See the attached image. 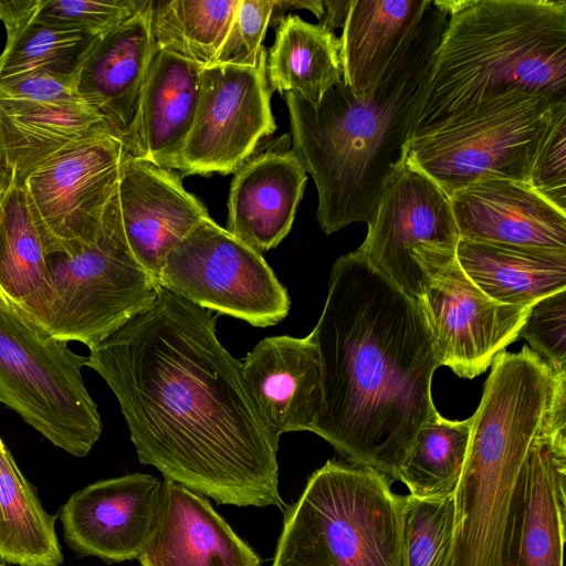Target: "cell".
I'll use <instances>...</instances> for the list:
<instances>
[{"label": "cell", "instance_id": "20", "mask_svg": "<svg viewBox=\"0 0 566 566\" xmlns=\"http://www.w3.org/2000/svg\"><path fill=\"white\" fill-rule=\"evenodd\" d=\"M241 365L256 407L275 432L313 430L323 397L319 353L310 335L265 337Z\"/></svg>", "mask_w": 566, "mask_h": 566}, {"label": "cell", "instance_id": "27", "mask_svg": "<svg viewBox=\"0 0 566 566\" xmlns=\"http://www.w3.org/2000/svg\"><path fill=\"white\" fill-rule=\"evenodd\" d=\"M457 261L474 285L502 304L531 306L566 290V253L461 239Z\"/></svg>", "mask_w": 566, "mask_h": 566}, {"label": "cell", "instance_id": "12", "mask_svg": "<svg viewBox=\"0 0 566 566\" xmlns=\"http://www.w3.org/2000/svg\"><path fill=\"white\" fill-rule=\"evenodd\" d=\"M125 155L123 140L103 130L28 176L23 187L48 255L72 254L98 238Z\"/></svg>", "mask_w": 566, "mask_h": 566}, {"label": "cell", "instance_id": "18", "mask_svg": "<svg viewBox=\"0 0 566 566\" xmlns=\"http://www.w3.org/2000/svg\"><path fill=\"white\" fill-rule=\"evenodd\" d=\"M449 199L462 240L566 253V212L527 184L483 180Z\"/></svg>", "mask_w": 566, "mask_h": 566}, {"label": "cell", "instance_id": "39", "mask_svg": "<svg viewBox=\"0 0 566 566\" xmlns=\"http://www.w3.org/2000/svg\"><path fill=\"white\" fill-rule=\"evenodd\" d=\"M324 14L318 23L323 28L333 32L334 29L343 28L352 0L349 1H329L324 0Z\"/></svg>", "mask_w": 566, "mask_h": 566}, {"label": "cell", "instance_id": "2", "mask_svg": "<svg viewBox=\"0 0 566 566\" xmlns=\"http://www.w3.org/2000/svg\"><path fill=\"white\" fill-rule=\"evenodd\" d=\"M310 336L322 367V408L312 432L354 465L395 481L420 427L437 409L440 363L418 303L357 249L338 258Z\"/></svg>", "mask_w": 566, "mask_h": 566}, {"label": "cell", "instance_id": "36", "mask_svg": "<svg viewBox=\"0 0 566 566\" xmlns=\"http://www.w3.org/2000/svg\"><path fill=\"white\" fill-rule=\"evenodd\" d=\"M527 185L566 212V105L556 112L537 147Z\"/></svg>", "mask_w": 566, "mask_h": 566}, {"label": "cell", "instance_id": "13", "mask_svg": "<svg viewBox=\"0 0 566 566\" xmlns=\"http://www.w3.org/2000/svg\"><path fill=\"white\" fill-rule=\"evenodd\" d=\"M266 56L258 65L203 67L191 129L169 169L184 175L235 174L276 128Z\"/></svg>", "mask_w": 566, "mask_h": 566}, {"label": "cell", "instance_id": "24", "mask_svg": "<svg viewBox=\"0 0 566 566\" xmlns=\"http://www.w3.org/2000/svg\"><path fill=\"white\" fill-rule=\"evenodd\" d=\"M432 0H352L339 39L342 81L374 90L415 42Z\"/></svg>", "mask_w": 566, "mask_h": 566}, {"label": "cell", "instance_id": "11", "mask_svg": "<svg viewBox=\"0 0 566 566\" xmlns=\"http://www.w3.org/2000/svg\"><path fill=\"white\" fill-rule=\"evenodd\" d=\"M159 285L187 301L266 327L290 311V296L262 254L210 217L166 256Z\"/></svg>", "mask_w": 566, "mask_h": 566}, {"label": "cell", "instance_id": "23", "mask_svg": "<svg viewBox=\"0 0 566 566\" xmlns=\"http://www.w3.org/2000/svg\"><path fill=\"white\" fill-rule=\"evenodd\" d=\"M202 69L169 52L156 51L124 143L129 156L169 169L195 119Z\"/></svg>", "mask_w": 566, "mask_h": 566}, {"label": "cell", "instance_id": "22", "mask_svg": "<svg viewBox=\"0 0 566 566\" xmlns=\"http://www.w3.org/2000/svg\"><path fill=\"white\" fill-rule=\"evenodd\" d=\"M306 180L286 143L252 156L232 179L226 229L260 253L275 248L292 228Z\"/></svg>", "mask_w": 566, "mask_h": 566}, {"label": "cell", "instance_id": "28", "mask_svg": "<svg viewBox=\"0 0 566 566\" xmlns=\"http://www.w3.org/2000/svg\"><path fill=\"white\" fill-rule=\"evenodd\" d=\"M265 71L272 91L292 93L316 106L342 81L339 39L298 15H284L275 29Z\"/></svg>", "mask_w": 566, "mask_h": 566}, {"label": "cell", "instance_id": "26", "mask_svg": "<svg viewBox=\"0 0 566 566\" xmlns=\"http://www.w3.org/2000/svg\"><path fill=\"white\" fill-rule=\"evenodd\" d=\"M0 289L44 326L53 300L48 254L24 187L10 185L0 202Z\"/></svg>", "mask_w": 566, "mask_h": 566}, {"label": "cell", "instance_id": "16", "mask_svg": "<svg viewBox=\"0 0 566 566\" xmlns=\"http://www.w3.org/2000/svg\"><path fill=\"white\" fill-rule=\"evenodd\" d=\"M566 409L531 447L502 539L501 566H563L566 521Z\"/></svg>", "mask_w": 566, "mask_h": 566}, {"label": "cell", "instance_id": "31", "mask_svg": "<svg viewBox=\"0 0 566 566\" xmlns=\"http://www.w3.org/2000/svg\"><path fill=\"white\" fill-rule=\"evenodd\" d=\"M472 417L448 420L438 411L418 430L398 467L395 481L410 495L437 499L453 494L467 457Z\"/></svg>", "mask_w": 566, "mask_h": 566}, {"label": "cell", "instance_id": "33", "mask_svg": "<svg viewBox=\"0 0 566 566\" xmlns=\"http://www.w3.org/2000/svg\"><path fill=\"white\" fill-rule=\"evenodd\" d=\"M453 531V494L437 499L405 496V566H450Z\"/></svg>", "mask_w": 566, "mask_h": 566}, {"label": "cell", "instance_id": "21", "mask_svg": "<svg viewBox=\"0 0 566 566\" xmlns=\"http://www.w3.org/2000/svg\"><path fill=\"white\" fill-rule=\"evenodd\" d=\"M142 566H260L255 552L201 495L164 479Z\"/></svg>", "mask_w": 566, "mask_h": 566}, {"label": "cell", "instance_id": "14", "mask_svg": "<svg viewBox=\"0 0 566 566\" xmlns=\"http://www.w3.org/2000/svg\"><path fill=\"white\" fill-rule=\"evenodd\" d=\"M209 217L175 170L127 153L103 212L105 223L157 284L168 253Z\"/></svg>", "mask_w": 566, "mask_h": 566}, {"label": "cell", "instance_id": "29", "mask_svg": "<svg viewBox=\"0 0 566 566\" xmlns=\"http://www.w3.org/2000/svg\"><path fill=\"white\" fill-rule=\"evenodd\" d=\"M42 0L0 1L7 41L0 54V85L51 72L76 75L95 36L34 22Z\"/></svg>", "mask_w": 566, "mask_h": 566}, {"label": "cell", "instance_id": "35", "mask_svg": "<svg viewBox=\"0 0 566 566\" xmlns=\"http://www.w3.org/2000/svg\"><path fill=\"white\" fill-rule=\"evenodd\" d=\"M274 1L239 0L216 63L258 65L266 56L262 41Z\"/></svg>", "mask_w": 566, "mask_h": 566}, {"label": "cell", "instance_id": "1", "mask_svg": "<svg viewBox=\"0 0 566 566\" xmlns=\"http://www.w3.org/2000/svg\"><path fill=\"white\" fill-rule=\"evenodd\" d=\"M86 366L115 395L140 463L221 504L284 507L280 434L211 311L158 285L148 308L90 347Z\"/></svg>", "mask_w": 566, "mask_h": 566}, {"label": "cell", "instance_id": "9", "mask_svg": "<svg viewBox=\"0 0 566 566\" xmlns=\"http://www.w3.org/2000/svg\"><path fill=\"white\" fill-rule=\"evenodd\" d=\"M367 227L358 250L416 302L457 261L461 239L450 199L407 158Z\"/></svg>", "mask_w": 566, "mask_h": 566}, {"label": "cell", "instance_id": "34", "mask_svg": "<svg viewBox=\"0 0 566 566\" xmlns=\"http://www.w3.org/2000/svg\"><path fill=\"white\" fill-rule=\"evenodd\" d=\"M145 0H42L34 22L101 36L133 17Z\"/></svg>", "mask_w": 566, "mask_h": 566}, {"label": "cell", "instance_id": "38", "mask_svg": "<svg viewBox=\"0 0 566 566\" xmlns=\"http://www.w3.org/2000/svg\"><path fill=\"white\" fill-rule=\"evenodd\" d=\"M60 103H87L77 90L76 75L40 72L0 85L2 111Z\"/></svg>", "mask_w": 566, "mask_h": 566}, {"label": "cell", "instance_id": "3", "mask_svg": "<svg viewBox=\"0 0 566 566\" xmlns=\"http://www.w3.org/2000/svg\"><path fill=\"white\" fill-rule=\"evenodd\" d=\"M448 22L432 1L406 55L371 91L355 94L343 81L316 106L285 96L293 151L316 186V218L332 234L369 223L381 193L405 164L430 65Z\"/></svg>", "mask_w": 566, "mask_h": 566}, {"label": "cell", "instance_id": "4", "mask_svg": "<svg viewBox=\"0 0 566 566\" xmlns=\"http://www.w3.org/2000/svg\"><path fill=\"white\" fill-rule=\"evenodd\" d=\"M440 1L448 22L410 138L511 91L566 101V1Z\"/></svg>", "mask_w": 566, "mask_h": 566}, {"label": "cell", "instance_id": "40", "mask_svg": "<svg viewBox=\"0 0 566 566\" xmlns=\"http://www.w3.org/2000/svg\"><path fill=\"white\" fill-rule=\"evenodd\" d=\"M310 10L317 19L324 14V7L322 0H305V1H274L273 12H284L287 10Z\"/></svg>", "mask_w": 566, "mask_h": 566}, {"label": "cell", "instance_id": "42", "mask_svg": "<svg viewBox=\"0 0 566 566\" xmlns=\"http://www.w3.org/2000/svg\"><path fill=\"white\" fill-rule=\"evenodd\" d=\"M0 304L2 305H12L7 298L6 296L3 295L1 289H0Z\"/></svg>", "mask_w": 566, "mask_h": 566}, {"label": "cell", "instance_id": "37", "mask_svg": "<svg viewBox=\"0 0 566 566\" xmlns=\"http://www.w3.org/2000/svg\"><path fill=\"white\" fill-rule=\"evenodd\" d=\"M520 336L554 369L566 370V290L533 303Z\"/></svg>", "mask_w": 566, "mask_h": 566}, {"label": "cell", "instance_id": "19", "mask_svg": "<svg viewBox=\"0 0 566 566\" xmlns=\"http://www.w3.org/2000/svg\"><path fill=\"white\" fill-rule=\"evenodd\" d=\"M153 0L114 30L96 36L76 74L81 96L125 143L140 92L156 53L151 30ZM125 146V145H124Z\"/></svg>", "mask_w": 566, "mask_h": 566}, {"label": "cell", "instance_id": "8", "mask_svg": "<svg viewBox=\"0 0 566 566\" xmlns=\"http://www.w3.org/2000/svg\"><path fill=\"white\" fill-rule=\"evenodd\" d=\"M71 350L14 305L0 304V402L55 447L90 453L102 433L97 405Z\"/></svg>", "mask_w": 566, "mask_h": 566}, {"label": "cell", "instance_id": "25", "mask_svg": "<svg viewBox=\"0 0 566 566\" xmlns=\"http://www.w3.org/2000/svg\"><path fill=\"white\" fill-rule=\"evenodd\" d=\"M108 130L87 103H60L0 109V168L6 188L23 187L28 176L53 156L94 134Z\"/></svg>", "mask_w": 566, "mask_h": 566}, {"label": "cell", "instance_id": "32", "mask_svg": "<svg viewBox=\"0 0 566 566\" xmlns=\"http://www.w3.org/2000/svg\"><path fill=\"white\" fill-rule=\"evenodd\" d=\"M239 0L154 1L151 30L156 51L202 67L216 62Z\"/></svg>", "mask_w": 566, "mask_h": 566}, {"label": "cell", "instance_id": "6", "mask_svg": "<svg viewBox=\"0 0 566 566\" xmlns=\"http://www.w3.org/2000/svg\"><path fill=\"white\" fill-rule=\"evenodd\" d=\"M375 470L327 461L286 506L272 566H405V496Z\"/></svg>", "mask_w": 566, "mask_h": 566}, {"label": "cell", "instance_id": "43", "mask_svg": "<svg viewBox=\"0 0 566 566\" xmlns=\"http://www.w3.org/2000/svg\"><path fill=\"white\" fill-rule=\"evenodd\" d=\"M0 566H6L4 564H0Z\"/></svg>", "mask_w": 566, "mask_h": 566}, {"label": "cell", "instance_id": "7", "mask_svg": "<svg viewBox=\"0 0 566 566\" xmlns=\"http://www.w3.org/2000/svg\"><path fill=\"white\" fill-rule=\"evenodd\" d=\"M566 101L511 91L410 138L407 160L449 197L472 184H527L537 147Z\"/></svg>", "mask_w": 566, "mask_h": 566}, {"label": "cell", "instance_id": "15", "mask_svg": "<svg viewBox=\"0 0 566 566\" xmlns=\"http://www.w3.org/2000/svg\"><path fill=\"white\" fill-rule=\"evenodd\" d=\"M440 366L461 378L484 373L520 336L531 306L499 303L484 294L455 261L417 301Z\"/></svg>", "mask_w": 566, "mask_h": 566}, {"label": "cell", "instance_id": "30", "mask_svg": "<svg viewBox=\"0 0 566 566\" xmlns=\"http://www.w3.org/2000/svg\"><path fill=\"white\" fill-rule=\"evenodd\" d=\"M54 523L0 438V559L60 566L63 555Z\"/></svg>", "mask_w": 566, "mask_h": 566}, {"label": "cell", "instance_id": "5", "mask_svg": "<svg viewBox=\"0 0 566 566\" xmlns=\"http://www.w3.org/2000/svg\"><path fill=\"white\" fill-rule=\"evenodd\" d=\"M472 417L463 469L453 493L450 566H501L512 495L532 444L566 409V370L530 347L492 363Z\"/></svg>", "mask_w": 566, "mask_h": 566}, {"label": "cell", "instance_id": "17", "mask_svg": "<svg viewBox=\"0 0 566 566\" xmlns=\"http://www.w3.org/2000/svg\"><path fill=\"white\" fill-rule=\"evenodd\" d=\"M161 494L163 482L145 473L76 491L61 511L67 545L80 556L107 563L139 558L155 528Z\"/></svg>", "mask_w": 566, "mask_h": 566}, {"label": "cell", "instance_id": "10", "mask_svg": "<svg viewBox=\"0 0 566 566\" xmlns=\"http://www.w3.org/2000/svg\"><path fill=\"white\" fill-rule=\"evenodd\" d=\"M53 300L44 328L88 348L148 308L158 284L102 217L98 238L72 254L48 255Z\"/></svg>", "mask_w": 566, "mask_h": 566}, {"label": "cell", "instance_id": "41", "mask_svg": "<svg viewBox=\"0 0 566 566\" xmlns=\"http://www.w3.org/2000/svg\"><path fill=\"white\" fill-rule=\"evenodd\" d=\"M6 191H7V188H6L4 179H3L2 171L0 168V202H1Z\"/></svg>", "mask_w": 566, "mask_h": 566}]
</instances>
